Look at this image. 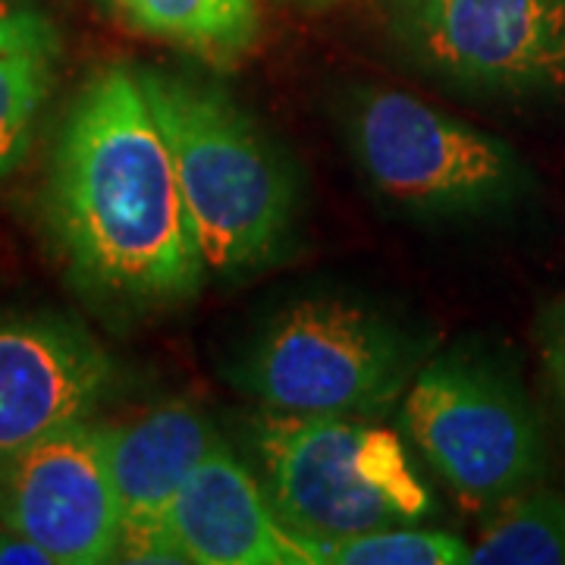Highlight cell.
I'll list each match as a JSON object with an SVG mask.
<instances>
[{
  "mask_svg": "<svg viewBox=\"0 0 565 565\" xmlns=\"http://www.w3.org/2000/svg\"><path fill=\"white\" fill-rule=\"evenodd\" d=\"M318 565H465L471 546L440 527L396 525L311 544Z\"/></svg>",
  "mask_w": 565,
  "mask_h": 565,
  "instance_id": "cell-15",
  "label": "cell"
},
{
  "mask_svg": "<svg viewBox=\"0 0 565 565\" xmlns=\"http://www.w3.org/2000/svg\"><path fill=\"white\" fill-rule=\"evenodd\" d=\"M418 345L362 302L315 296L264 323L233 381L270 412L371 415L412 386Z\"/></svg>",
  "mask_w": 565,
  "mask_h": 565,
  "instance_id": "cell-4",
  "label": "cell"
},
{
  "mask_svg": "<svg viewBox=\"0 0 565 565\" xmlns=\"http://www.w3.org/2000/svg\"><path fill=\"white\" fill-rule=\"evenodd\" d=\"M114 384V362L61 315H0V459L85 422Z\"/></svg>",
  "mask_w": 565,
  "mask_h": 565,
  "instance_id": "cell-9",
  "label": "cell"
},
{
  "mask_svg": "<svg viewBox=\"0 0 565 565\" xmlns=\"http://www.w3.org/2000/svg\"><path fill=\"white\" fill-rule=\"evenodd\" d=\"M120 17L141 35L170 41L182 51L233 66L245 61L262 39L255 0H114Z\"/></svg>",
  "mask_w": 565,
  "mask_h": 565,
  "instance_id": "cell-13",
  "label": "cell"
},
{
  "mask_svg": "<svg viewBox=\"0 0 565 565\" xmlns=\"http://www.w3.org/2000/svg\"><path fill=\"white\" fill-rule=\"evenodd\" d=\"M299 3H308V7H323V3H337V0H299Z\"/></svg>",
  "mask_w": 565,
  "mask_h": 565,
  "instance_id": "cell-18",
  "label": "cell"
},
{
  "mask_svg": "<svg viewBox=\"0 0 565 565\" xmlns=\"http://www.w3.org/2000/svg\"><path fill=\"white\" fill-rule=\"evenodd\" d=\"M264 487L302 541L415 525L437 512L403 440L355 415H286L258 430Z\"/></svg>",
  "mask_w": 565,
  "mask_h": 565,
  "instance_id": "cell-3",
  "label": "cell"
},
{
  "mask_svg": "<svg viewBox=\"0 0 565 565\" xmlns=\"http://www.w3.org/2000/svg\"><path fill=\"white\" fill-rule=\"evenodd\" d=\"M110 427V468L120 497V563H182L167 515L185 478L221 434L199 405L173 399Z\"/></svg>",
  "mask_w": 565,
  "mask_h": 565,
  "instance_id": "cell-10",
  "label": "cell"
},
{
  "mask_svg": "<svg viewBox=\"0 0 565 565\" xmlns=\"http://www.w3.org/2000/svg\"><path fill=\"white\" fill-rule=\"evenodd\" d=\"M403 424L430 468L468 505L505 503L546 471L541 422L525 393L493 364L444 355L405 390Z\"/></svg>",
  "mask_w": 565,
  "mask_h": 565,
  "instance_id": "cell-6",
  "label": "cell"
},
{
  "mask_svg": "<svg viewBox=\"0 0 565 565\" xmlns=\"http://www.w3.org/2000/svg\"><path fill=\"white\" fill-rule=\"evenodd\" d=\"M139 79L170 145L207 280H233L274 262L299 207L280 151L221 88L151 66Z\"/></svg>",
  "mask_w": 565,
  "mask_h": 565,
  "instance_id": "cell-2",
  "label": "cell"
},
{
  "mask_svg": "<svg viewBox=\"0 0 565 565\" xmlns=\"http://www.w3.org/2000/svg\"><path fill=\"white\" fill-rule=\"evenodd\" d=\"M44 204L70 270L104 299L154 308L207 282L170 145L132 66H104L73 98Z\"/></svg>",
  "mask_w": 565,
  "mask_h": 565,
  "instance_id": "cell-1",
  "label": "cell"
},
{
  "mask_svg": "<svg viewBox=\"0 0 565 565\" xmlns=\"http://www.w3.org/2000/svg\"><path fill=\"white\" fill-rule=\"evenodd\" d=\"M345 136L364 180L422 217L493 214L531 185L503 139L396 88H355L345 102Z\"/></svg>",
  "mask_w": 565,
  "mask_h": 565,
  "instance_id": "cell-5",
  "label": "cell"
},
{
  "mask_svg": "<svg viewBox=\"0 0 565 565\" xmlns=\"http://www.w3.org/2000/svg\"><path fill=\"white\" fill-rule=\"evenodd\" d=\"M167 534L185 565H318L223 437L180 487Z\"/></svg>",
  "mask_w": 565,
  "mask_h": 565,
  "instance_id": "cell-11",
  "label": "cell"
},
{
  "mask_svg": "<svg viewBox=\"0 0 565 565\" xmlns=\"http://www.w3.org/2000/svg\"><path fill=\"white\" fill-rule=\"evenodd\" d=\"M57 61V25L29 3L0 0V180L32 148Z\"/></svg>",
  "mask_w": 565,
  "mask_h": 565,
  "instance_id": "cell-12",
  "label": "cell"
},
{
  "mask_svg": "<svg viewBox=\"0 0 565 565\" xmlns=\"http://www.w3.org/2000/svg\"><path fill=\"white\" fill-rule=\"evenodd\" d=\"M475 565H565V497L531 487L493 505L471 546Z\"/></svg>",
  "mask_w": 565,
  "mask_h": 565,
  "instance_id": "cell-14",
  "label": "cell"
},
{
  "mask_svg": "<svg viewBox=\"0 0 565 565\" xmlns=\"http://www.w3.org/2000/svg\"><path fill=\"white\" fill-rule=\"evenodd\" d=\"M393 39L427 76L497 98H565V0H393Z\"/></svg>",
  "mask_w": 565,
  "mask_h": 565,
  "instance_id": "cell-7",
  "label": "cell"
},
{
  "mask_svg": "<svg viewBox=\"0 0 565 565\" xmlns=\"http://www.w3.org/2000/svg\"><path fill=\"white\" fill-rule=\"evenodd\" d=\"M541 352H544L546 377L553 384L565 418V296L546 311L544 327H541Z\"/></svg>",
  "mask_w": 565,
  "mask_h": 565,
  "instance_id": "cell-16",
  "label": "cell"
},
{
  "mask_svg": "<svg viewBox=\"0 0 565 565\" xmlns=\"http://www.w3.org/2000/svg\"><path fill=\"white\" fill-rule=\"evenodd\" d=\"M0 525L35 541L54 565L114 563L122 519L110 427L85 418L0 459Z\"/></svg>",
  "mask_w": 565,
  "mask_h": 565,
  "instance_id": "cell-8",
  "label": "cell"
},
{
  "mask_svg": "<svg viewBox=\"0 0 565 565\" xmlns=\"http://www.w3.org/2000/svg\"><path fill=\"white\" fill-rule=\"evenodd\" d=\"M54 565L51 553H44L35 541L22 537L13 527H0V565Z\"/></svg>",
  "mask_w": 565,
  "mask_h": 565,
  "instance_id": "cell-17",
  "label": "cell"
}]
</instances>
